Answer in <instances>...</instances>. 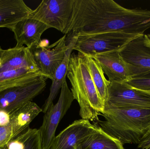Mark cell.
Wrapping results in <instances>:
<instances>
[{"instance_id":"603a6c76","label":"cell","mask_w":150,"mask_h":149,"mask_svg":"<svg viewBox=\"0 0 150 149\" xmlns=\"http://www.w3.org/2000/svg\"><path fill=\"white\" fill-rule=\"evenodd\" d=\"M4 50H3L1 46H0V64L1 63V60L2 57L3 53V52Z\"/></svg>"},{"instance_id":"ac0fdd59","label":"cell","mask_w":150,"mask_h":149,"mask_svg":"<svg viewBox=\"0 0 150 149\" xmlns=\"http://www.w3.org/2000/svg\"><path fill=\"white\" fill-rule=\"evenodd\" d=\"M69 47L67 51L65 58L61 64L59 66L54 73L53 78L52 80V85L50 88V92L48 98L47 99L45 104L42 106V112L45 113L51 105L53 103V101L57 97V94L61 89L63 81L66 79L67 71L68 67L69 64V59L73 51L74 46V40L69 38Z\"/></svg>"},{"instance_id":"d6986e66","label":"cell","mask_w":150,"mask_h":149,"mask_svg":"<svg viewBox=\"0 0 150 149\" xmlns=\"http://www.w3.org/2000/svg\"><path fill=\"white\" fill-rule=\"evenodd\" d=\"M6 146L7 149H43L39 130L30 128L11 140Z\"/></svg>"},{"instance_id":"7c38bea8","label":"cell","mask_w":150,"mask_h":149,"mask_svg":"<svg viewBox=\"0 0 150 149\" xmlns=\"http://www.w3.org/2000/svg\"><path fill=\"white\" fill-rule=\"evenodd\" d=\"M42 112L41 108L32 101L13 109L9 122L0 126V149L30 128L31 122Z\"/></svg>"},{"instance_id":"7a4b0ae2","label":"cell","mask_w":150,"mask_h":149,"mask_svg":"<svg viewBox=\"0 0 150 149\" xmlns=\"http://www.w3.org/2000/svg\"><path fill=\"white\" fill-rule=\"evenodd\" d=\"M67 77L71 84L74 99L79 105L82 119L99 121L98 116L104 111V104L93 83L85 54H71Z\"/></svg>"},{"instance_id":"5bb4252c","label":"cell","mask_w":150,"mask_h":149,"mask_svg":"<svg viewBox=\"0 0 150 149\" xmlns=\"http://www.w3.org/2000/svg\"><path fill=\"white\" fill-rule=\"evenodd\" d=\"M119 51L126 62L146 70V76H150V40L148 35L137 37Z\"/></svg>"},{"instance_id":"52a82bcc","label":"cell","mask_w":150,"mask_h":149,"mask_svg":"<svg viewBox=\"0 0 150 149\" xmlns=\"http://www.w3.org/2000/svg\"><path fill=\"white\" fill-rule=\"evenodd\" d=\"M74 0H43L28 18L38 20L67 35L72 18Z\"/></svg>"},{"instance_id":"e0dca14e","label":"cell","mask_w":150,"mask_h":149,"mask_svg":"<svg viewBox=\"0 0 150 149\" xmlns=\"http://www.w3.org/2000/svg\"><path fill=\"white\" fill-rule=\"evenodd\" d=\"M95 125L93 130L79 145L77 149H125L122 143Z\"/></svg>"},{"instance_id":"6da1fadb","label":"cell","mask_w":150,"mask_h":149,"mask_svg":"<svg viewBox=\"0 0 150 149\" xmlns=\"http://www.w3.org/2000/svg\"><path fill=\"white\" fill-rule=\"evenodd\" d=\"M150 28V10L128 9L113 0H74L67 34L121 32L141 35Z\"/></svg>"},{"instance_id":"9c48e42d","label":"cell","mask_w":150,"mask_h":149,"mask_svg":"<svg viewBox=\"0 0 150 149\" xmlns=\"http://www.w3.org/2000/svg\"><path fill=\"white\" fill-rule=\"evenodd\" d=\"M61 89L58 102L55 104L53 103L45 113L43 123L38 129L43 149H50L57 127L74 100L66 79L63 81Z\"/></svg>"},{"instance_id":"ba28073f","label":"cell","mask_w":150,"mask_h":149,"mask_svg":"<svg viewBox=\"0 0 150 149\" xmlns=\"http://www.w3.org/2000/svg\"><path fill=\"white\" fill-rule=\"evenodd\" d=\"M67 35L51 45L39 44L29 48L40 74L52 80L54 73L63 62L69 43H67Z\"/></svg>"},{"instance_id":"d4e9b609","label":"cell","mask_w":150,"mask_h":149,"mask_svg":"<svg viewBox=\"0 0 150 149\" xmlns=\"http://www.w3.org/2000/svg\"><path fill=\"white\" fill-rule=\"evenodd\" d=\"M148 35V37H149V38L150 39V34H149V35Z\"/></svg>"},{"instance_id":"4fadbf2b","label":"cell","mask_w":150,"mask_h":149,"mask_svg":"<svg viewBox=\"0 0 150 149\" xmlns=\"http://www.w3.org/2000/svg\"><path fill=\"white\" fill-rule=\"evenodd\" d=\"M94 127L95 125L87 120L82 119L75 120L55 136L50 149H77Z\"/></svg>"},{"instance_id":"cb8c5ba5","label":"cell","mask_w":150,"mask_h":149,"mask_svg":"<svg viewBox=\"0 0 150 149\" xmlns=\"http://www.w3.org/2000/svg\"><path fill=\"white\" fill-rule=\"evenodd\" d=\"M1 149H7V148H6V145L4 146V147H3L2 148H1Z\"/></svg>"},{"instance_id":"277c9868","label":"cell","mask_w":150,"mask_h":149,"mask_svg":"<svg viewBox=\"0 0 150 149\" xmlns=\"http://www.w3.org/2000/svg\"><path fill=\"white\" fill-rule=\"evenodd\" d=\"M39 76L42 75L28 47L4 50L0 64V88Z\"/></svg>"},{"instance_id":"44dd1931","label":"cell","mask_w":150,"mask_h":149,"mask_svg":"<svg viewBox=\"0 0 150 149\" xmlns=\"http://www.w3.org/2000/svg\"><path fill=\"white\" fill-rule=\"evenodd\" d=\"M136 89L150 93V76H143L132 78L127 82Z\"/></svg>"},{"instance_id":"2e32d148","label":"cell","mask_w":150,"mask_h":149,"mask_svg":"<svg viewBox=\"0 0 150 149\" xmlns=\"http://www.w3.org/2000/svg\"><path fill=\"white\" fill-rule=\"evenodd\" d=\"M32 10L23 0H0V28L11 30L18 22L27 18Z\"/></svg>"},{"instance_id":"8992f818","label":"cell","mask_w":150,"mask_h":149,"mask_svg":"<svg viewBox=\"0 0 150 149\" xmlns=\"http://www.w3.org/2000/svg\"><path fill=\"white\" fill-rule=\"evenodd\" d=\"M47 79L37 76L1 87L0 111H11L32 101L45 90Z\"/></svg>"},{"instance_id":"ffe728a7","label":"cell","mask_w":150,"mask_h":149,"mask_svg":"<svg viewBox=\"0 0 150 149\" xmlns=\"http://www.w3.org/2000/svg\"><path fill=\"white\" fill-rule=\"evenodd\" d=\"M86 56L93 83L100 98L105 104L107 98L108 87L110 82L105 77V73L99 64L90 56Z\"/></svg>"},{"instance_id":"8fae6325","label":"cell","mask_w":150,"mask_h":149,"mask_svg":"<svg viewBox=\"0 0 150 149\" xmlns=\"http://www.w3.org/2000/svg\"><path fill=\"white\" fill-rule=\"evenodd\" d=\"M89 56L99 64L110 82L127 83L132 78L148 74L146 70L126 62L121 57L119 51Z\"/></svg>"},{"instance_id":"5b68a950","label":"cell","mask_w":150,"mask_h":149,"mask_svg":"<svg viewBox=\"0 0 150 149\" xmlns=\"http://www.w3.org/2000/svg\"><path fill=\"white\" fill-rule=\"evenodd\" d=\"M139 36L121 32H107L93 35H70V37L74 40V50L91 56L97 53L119 51Z\"/></svg>"},{"instance_id":"484cf974","label":"cell","mask_w":150,"mask_h":149,"mask_svg":"<svg viewBox=\"0 0 150 149\" xmlns=\"http://www.w3.org/2000/svg\"></svg>"},{"instance_id":"3957f363","label":"cell","mask_w":150,"mask_h":149,"mask_svg":"<svg viewBox=\"0 0 150 149\" xmlns=\"http://www.w3.org/2000/svg\"><path fill=\"white\" fill-rule=\"evenodd\" d=\"M100 127L125 144H139L150 129V108H105Z\"/></svg>"},{"instance_id":"9a60e30c","label":"cell","mask_w":150,"mask_h":149,"mask_svg":"<svg viewBox=\"0 0 150 149\" xmlns=\"http://www.w3.org/2000/svg\"><path fill=\"white\" fill-rule=\"evenodd\" d=\"M50 28L36 19L27 17L19 21L11 29L16 41L15 47L20 48L25 45L30 48L39 44L42 34Z\"/></svg>"},{"instance_id":"7402d4cb","label":"cell","mask_w":150,"mask_h":149,"mask_svg":"<svg viewBox=\"0 0 150 149\" xmlns=\"http://www.w3.org/2000/svg\"><path fill=\"white\" fill-rule=\"evenodd\" d=\"M138 148L141 149H150V129L141 139L138 144Z\"/></svg>"},{"instance_id":"30bf717a","label":"cell","mask_w":150,"mask_h":149,"mask_svg":"<svg viewBox=\"0 0 150 149\" xmlns=\"http://www.w3.org/2000/svg\"><path fill=\"white\" fill-rule=\"evenodd\" d=\"M150 108V93L136 89L127 83L110 82L105 108Z\"/></svg>"}]
</instances>
